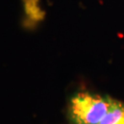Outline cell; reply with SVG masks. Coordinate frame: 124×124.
I'll return each mask as SVG.
<instances>
[{
    "label": "cell",
    "instance_id": "2",
    "mask_svg": "<svg viewBox=\"0 0 124 124\" xmlns=\"http://www.w3.org/2000/svg\"><path fill=\"white\" fill-rule=\"evenodd\" d=\"M99 124H124V102L115 99Z\"/></svg>",
    "mask_w": 124,
    "mask_h": 124
},
{
    "label": "cell",
    "instance_id": "1",
    "mask_svg": "<svg viewBox=\"0 0 124 124\" xmlns=\"http://www.w3.org/2000/svg\"><path fill=\"white\" fill-rule=\"evenodd\" d=\"M113 100L108 95L88 90L76 91L69 97L66 104L68 124H99Z\"/></svg>",
    "mask_w": 124,
    "mask_h": 124
}]
</instances>
